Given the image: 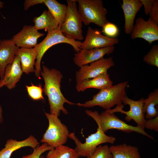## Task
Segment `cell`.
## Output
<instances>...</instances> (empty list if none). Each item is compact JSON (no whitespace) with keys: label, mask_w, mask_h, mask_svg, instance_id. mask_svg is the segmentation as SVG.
<instances>
[{"label":"cell","mask_w":158,"mask_h":158,"mask_svg":"<svg viewBox=\"0 0 158 158\" xmlns=\"http://www.w3.org/2000/svg\"><path fill=\"white\" fill-rule=\"evenodd\" d=\"M40 74L44 83L43 92L48 97L50 113L58 117L61 111L64 114H67L68 112L64 107V104L70 105L76 104L66 99L61 92V84L63 75L59 71L49 69L44 65Z\"/></svg>","instance_id":"cell-1"},{"label":"cell","mask_w":158,"mask_h":158,"mask_svg":"<svg viewBox=\"0 0 158 158\" xmlns=\"http://www.w3.org/2000/svg\"><path fill=\"white\" fill-rule=\"evenodd\" d=\"M85 112L95 120L98 127L97 131L87 138L85 139V142L84 143L81 142L75 135L74 132L69 133L68 138L73 140L74 142L76 145L74 149L79 157H87L91 155L99 145L107 143L113 144L116 140L115 137L107 135L102 130L94 111L86 110Z\"/></svg>","instance_id":"cell-2"},{"label":"cell","mask_w":158,"mask_h":158,"mask_svg":"<svg viewBox=\"0 0 158 158\" xmlns=\"http://www.w3.org/2000/svg\"><path fill=\"white\" fill-rule=\"evenodd\" d=\"M127 81H123L107 88L100 90L94 95L92 100L84 103L76 104L78 106L85 108H90L98 106L105 110L111 109L115 105L123 104L125 91L128 85Z\"/></svg>","instance_id":"cell-3"},{"label":"cell","mask_w":158,"mask_h":158,"mask_svg":"<svg viewBox=\"0 0 158 158\" xmlns=\"http://www.w3.org/2000/svg\"><path fill=\"white\" fill-rule=\"evenodd\" d=\"M61 25H59L56 29L48 32L44 39L40 43L37 44L35 47L37 52V56L35 64V74L39 78L41 71V63L42 58L46 51L51 47L60 43H66L71 45L76 53L81 50V42L80 41L69 39L65 37L61 31Z\"/></svg>","instance_id":"cell-4"},{"label":"cell","mask_w":158,"mask_h":158,"mask_svg":"<svg viewBox=\"0 0 158 158\" xmlns=\"http://www.w3.org/2000/svg\"><path fill=\"white\" fill-rule=\"evenodd\" d=\"M78 11L83 23L86 25L93 23L102 28L109 22L106 17L107 9L101 0H77Z\"/></svg>","instance_id":"cell-5"},{"label":"cell","mask_w":158,"mask_h":158,"mask_svg":"<svg viewBox=\"0 0 158 158\" xmlns=\"http://www.w3.org/2000/svg\"><path fill=\"white\" fill-rule=\"evenodd\" d=\"M67 10L61 31L67 38L80 41L84 39L83 21L78 11L76 0H67Z\"/></svg>","instance_id":"cell-6"},{"label":"cell","mask_w":158,"mask_h":158,"mask_svg":"<svg viewBox=\"0 0 158 158\" xmlns=\"http://www.w3.org/2000/svg\"><path fill=\"white\" fill-rule=\"evenodd\" d=\"M44 113L49 126L41 142L54 148L64 145L66 142L69 134L68 128L58 117L45 112Z\"/></svg>","instance_id":"cell-7"},{"label":"cell","mask_w":158,"mask_h":158,"mask_svg":"<svg viewBox=\"0 0 158 158\" xmlns=\"http://www.w3.org/2000/svg\"><path fill=\"white\" fill-rule=\"evenodd\" d=\"M95 115L100 126L104 132L111 129H115L127 133L135 132L154 140L153 138L148 134L144 129L138 126H133L129 125L121 120L114 113H110L107 110L99 114L95 111Z\"/></svg>","instance_id":"cell-8"},{"label":"cell","mask_w":158,"mask_h":158,"mask_svg":"<svg viewBox=\"0 0 158 158\" xmlns=\"http://www.w3.org/2000/svg\"><path fill=\"white\" fill-rule=\"evenodd\" d=\"M144 99L142 98L137 100H134L128 97L126 94L122 101V105L116 106L113 109L107 110L110 113L119 112L125 114V120L127 121L133 120L137 126L144 129L146 119L143 111Z\"/></svg>","instance_id":"cell-9"},{"label":"cell","mask_w":158,"mask_h":158,"mask_svg":"<svg viewBox=\"0 0 158 158\" xmlns=\"http://www.w3.org/2000/svg\"><path fill=\"white\" fill-rule=\"evenodd\" d=\"M115 66L112 57L101 59L80 68L76 72V85L87 79L95 77L105 72L109 68Z\"/></svg>","instance_id":"cell-10"},{"label":"cell","mask_w":158,"mask_h":158,"mask_svg":"<svg viewBox=\"0 0 158 158\" xmlns=\"http://www.w3.org/2000/svg\"><path fill=\"white\" fill-rule=\"evenodd\" d=\"M130 37L132 39L142 38L151 44L158 40V25L150 17L146 21L142 17H138L134 25Z\"/></svg>","instance_id":"cell-11"},{"label":"cell","mask_w":158,"mask_h":158,"mask_svg":"<svg viewBox=\"0 0 158 158\" xmlns=\"http://www.w3.org/2000/svg\"><path fill=\"white\" fill-rule=\"evenodd\" d=\"M119 42L118 39L109 37L103 35L102 32L99 29L89 27L85 39L81 43L80 49L101 48L114 45Z\"/></svg>","instance_id":"cell-12"},{"label":"cell","mask_w":158,"mask_h":158,"mask_svg":"<svg viewBox=\"0 0 158 158\" xmlns=\"http://www.w3.org/2000/svg\"><path fill=\"white\" fill-rule=\"evenodd\" d=\"M44 35L38 32L34 26L26 25L11 40L19 48H34L37 44L38 39Z\"/></svg>","instance_id":"cell-13"},{"label":"cell","mask_w":158,"mask_h":158,"mask_svg":"<svg viewBox=\"0 0 158 158\" xmlns=\"http://www.w3.org/2000/svg\"><path fill=\"white\" fill-rule=\"evenodd\" d=\"M114 49V46L113 45L99 49H81L74 54V62L80 68L103 58L106 54L113 53Z\"/></svg>","instance_id":"cell-14"},{"label":"cell","mask_w":158,"mask_h":158,"mask_svg":"<svg viewBox=\"0 0 158 158\" xmlns=\"http://www.w3.org/2000/svg\"><path fill=\"white\" fill-rule=\"evenodd\" d=\"M23 73L20 57L16 54L12 63L6 67L0 84L2 87L5 86L9 90L13 89L19 81Z\"/></svg>","instance_id":"cell-15"},{"label":"cell","mask_w":158,"mask_h":158,"mask_svg":"<svg viewBox=\"0 0 158 158\" xmlns=\"http://www.w3.org/2000/svg\"><path fill=\"white\" fill-rule=\"evenodd\" d=\"M19 48L11 39L0 41V77L2 80L7 66L13 61Z\"/></svg>","instance_id":"cell-16"},{"label":"cell","mask_w":158,"mask_h":158,"mask_svg":"<svg viewBox=\"0 0 158 158\" xmlns=\"http://www.w3.org/2000/svg\"><path fill=\"white\" fill-rule=\"evenodd\" d=\"M121 5L125 19V33L131 34L134 24L135 17L142 6L140 0H123Z\"/></svg>","instance_id":"cell-17"},{"label":"cell","mask_w":158,"mask_h":158,"mask_svg":"<svg viewBox=\"0 0 158 158\" xmlns=\"http://www.w3.org/2000/svg\"><path fill=\"white\" fill-rule=\"evenodd\" d=\"M39 145L37 140L32 135L20 141L13 139L8 140L4 148L0 150V158H10L12 153L20 148L30 147L34 149L39 146Z\"/></svg>","instance_id":"cell-18"},{"label":"cell","mask_w":158,"mask_h":158,"mask_svg":"<svg viewBox=\"0 0 158 158\" xmlns=\"http://www.w3.org/2000/svg\"><path fill=\"white\" fill-rule=\"evenodd\" d=\"M113 82L110 79L107 72L91 79H85L76 85L77 90L83 92L86 89L94 88L100 90L108 88L113 85Z\"/></svg>","instance_id":"cell-19"},{"label":"cell","mask_w":158,"mask_h":158,"mask_svg":"<svg viewBox=\"0 0 158 158\" xmlns=\"http://www.w3.org/2000/svg\"><path fill=\"white\" fill-rule=\"evenodd\" d=\"M16 54L20 57L23 73L29 74L30 73L35 72L34 66L37 54L35 48H19Z\"/></svg>","instance_id":"cell-20"},{"label":"cell","mask_w":158,"mask_h":158,"mask_svg":"<svg viewBox=\"0 0 158 158\" xmlns=\"http://www.w3.org/2000/svg\"><path fill=\"white\" fill-rule=\"evenodd\" d=\"M33 21L34 26L37 30L44 29L48 32L56 29L59 25L48 10H44L39 16L34 17Z\"/></svg>","instance_id":"cell-21"},{"label":"cell","mask_w":158,"mask_h":158,"mask_svg":"<svg viewBox=\"0 0 158 158\" xmlns=\"http://www.w3.org/2000/svg\"><path fill=\"white\" fill-rule=\"evenodd\" d=\"M112 158H141L138 148L125 143L109 147Z\"/></svg>","instance_id":"cell-22"},{"label":"cell","mask_w":158,"mask_h":158,"mask_svg":"<svg viewBox=\"0 0 158 158\" xmlns=\"http://www.w3.org/2000/svg\"><path fill=\"white\" fill-rule=\"evenodd\" d=\"M47 7L48 11L59 23L61 25L65 21L67 10L66 4H61L56 0H42V3Z\"/></svg>","instance_id":"cell-23"},{"label":"cell","mask_w":158,"mask_h":158,"mask_svg":"<svg viewBox=\"0 0 158 158\" xmlns=\"http://www.w3.org/2000/svg\"><path fill=\"white\" fill-rule=\"evenodd\" d=\"M158 104V89L151 92L148 97L144 99L143 111L145 119H150L158 115L157 109L155 106Z\"/></svg>","instance_id":"cell-24"},{"label":"cell","mask_w":158,"mask_h":158,"mask_svg":"<svg viewBox=\"0 0 158 158\" xmlns=\"http://www.w3.org/2000/svg\"><path fill=\"white\" fill-rule=\"evenodd\" d=\"M46 158H79L75 149L64 145L58 146L49 150Z\"/></svg>","instance_id":"cell-25"},{"label":"cell","mask_w":158,"mask_h":158,"mask_svg":"<svg viewBox=\"0 0 158 158\" xmlns=\"http://www.w3.org/2000/svg\"><path fill=\"white\" fill-rule=\"evenodd\" d=\"M143 61L149 65L158 67V44L154 45L148 53L145 55Z\"/></svg>","instance_id":"cell-26"},{"label":"cell","mask_w":158,"mask_h":158,"mask_svg":"<svg viewBox=\"0 0 158 158\" xmlns=\"http://www.w3.org/2000/svg\"><path fill=\"white\" fill-rule=\"evenodd\" d=\"M26 89L30 97L34 100L44 99L43 88L41 84L35 85L32 83L30 86L26 85Z\"/></svg>","instance_id":"cell-27"},{"label":"cell","mask_w":158,"mask_h":158,"mask_svg":"<svg viewBox=\"0 0 158 158\" xmlns=\"http://www.w3.org/2000/svg\"><path fill=\"white\" fill-rule=\"evenodd\" d=\"M87 158H112V156L108 145H100Z\"/></svg>","instance_id":"cell-28"},{"label":"cell","mask_w":158,"mask_h":158,"mask_svg":"<svg viewBox=\"0 0 158 158\" xmlns=\"http://www.w3.org/2000/svg\"><path fill=\"white\" fill-rule=\"evenodd\" d=\"M54 148L48 145L45 143H43L40 146L34 149L33 152L27 156H24L22 158H45L41 154L45 152L54 149Z\"/></svg>","instance_id":"cell-29"},{"label":"cell","mask_w":158,"mask_h":158,"mask_svg":"<svg viewBox=\"0 0 158 158\" xmlns=\"http://www.w3.org/2000/svg\"><path fill=\"white\" fill-rule=\"evenodd\" d=\"M102 28V32L105 36L109 37L115 38L119 35V30L118 28L113 23L109 22Z\"/></svg>","instance_id":"cell-30"},{"label":"cell","mask_w":158,"mask_h":158,"mask_svg":"<svg viewBox=\"0 0 158 158\" xmlns=\"http://www.w3.org/2000/svg\"><path fill=\"white\" fill-rule=\"evenodd\" d=\"M158 131V115L155 117L146 120L144 125V128Z\"/></svg>","instance_id":"cell-31"},{"label":"cell","mask_w":158,"mask_h":158,"mask_svg":"<svg viewBox=\"0 0 158 158\" xmlns=\"http://www.w3.org/2000/svg\"><path fill=\"white\" fill-rule=\"evenodd\" d=\"M153 21L158 25V0H154L149 14Z\"/></svg>","instance_id":"cell-32"},{"label":"cell","mask_w":158,"mask_h":158,"mask_svg":"<svg viewBox=\"0 0 158 158\" xmlns=\"http://www.w3.org/2000/svg\"><path fill=\"white\" fill-rule=\"evenodd\" d=\"M154 0H140L144 8V12L146 15L149 14Z\"/></svg>","instance_id":"cell-33"},{"label":"cell","mask_w":158,"mask_h":158,"mask_svg":"<svg viewBox=\"0 0 158 158\" xmlns=\"http://www.w3.org/2000/svg\"><path fill=\"white\" fill-rule=\"evenodd\" d=\"M41 4V0H26L24 4V10H27L31 6Z\"/></svg>","instance_id":"cell-34"},{"label":"cell","mask_w":158,"mask_h":158,"mask_svg":"<svg viewBox=\"0 0 158 158\" xmlns=\"http://www.w3.org/2000/svg\"><path fill=\"white\" fill-rule=\"evenodd\" d=\"M1 87L0 85V88ZM2 107L0 105V123H1L3 121V117L2 116Z\"/></svg>","instance_id":"cell-35"},{"label":"cell","mask_w":158,"mask_h":158,"mask_svg":"<svg viewBox=\"0 0 158 158\" xmlns=\"http://www.w3.org/2000/svg\"><path fill=\"white\" fill-rule=\"evenodd\" d=\"M1 39H0V41H1Z\"/></svg>","instance_id":"cell-36"}]
</instances>
